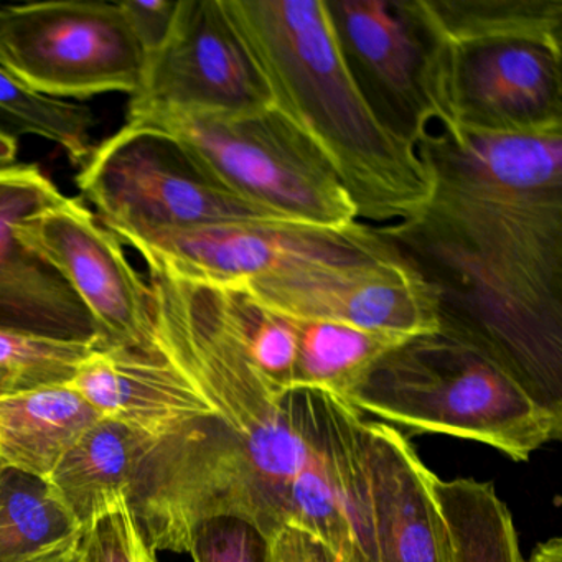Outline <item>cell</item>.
<instances>
[{
  "label": "cell",
  "mask_w": 562,
  "mask_h": 562,
  "mask_svg": "<svg viewBox=\"0 0 562 562\" xmlns=\"http://www.w3.org/2000/svg\"><path fill=\"white\" fill-rule=\"evenodd\" d=\"M93 111L70 101L35 93L0 67V131L9 136H37L61 147L74 166L83 167L94 150Z\"/></svg>",
  "instance_id": "obj_22"
},
{
  "label": "cell",
  "mask_w": 562,
  "mask_h": 562,
  "mask_svg": "<svg viewBox=\"0 0 562 562\" xmlns=\"http://www.w3.org/2000/svg\"><path fill=\"white\" fill-rule=\"evenodd\" d=\"M154 442L147 434L101 417L64 453L48 482L81 529L130 498Z\"/></svg>",
  "instance_id": "obj_17"
},
{
  "label": "cell",
  "mask_w": 562,
  "mask_h": 562,
  "mask_svg": "<svg viewBox=\"0 0 562 562\" xmlns=\"http://www.w3.org/2000/svg\"><path fill=\"white\" fill-rule=\"evenodd\" d=\"M154 347L192 370L215 409L156 440L130 505L156 551L189 552L200 522L235 516L266 539L292 526V485L317 452L311 390L281 393L246 348L229 285L146 261Z\"/></svg>",
  "instance_id": "obj_2"
},
{
  "label": "cell",
  "mask_w": 562,
  "mask_h": 562,
  "mask_svg": "<svg viewBox=\"0 0 562 562\" xmlns=\"http://www.w3.org/2000/svg\"><path fill=\"white\" fill-rule=\"evenodd\" d=\"M271 98L328 160L358 220L390 225L429 193L416 147L374 116L335 37L325 0H220Z\"/></svg>",
  "instance_id": "obj_3"
},
{
  "label": "cell",
  "mask_w": 562,
  "mask_h": 562,
  "mask_svg": "<svg viewBox=\"0 0 562 562\" xmlns=\"http://www.w3.org/2000/svg\"><path fill=\"white\" fill-rule=\"evenodd\" d=\"M344 400L360 414L486 443L516 462L562 434L561 413L482 348L442 330L394 345Z\"/></svg>",
  "instance_id": "obj_4"
},
{
  "label": "cell",
  "mask_w": 562,
  "mask_h": 562,
  "mask_svg": "<svg viewBox=\"0 0 562 562\" xmlns=\"http://www.w3.org/2000/svg\"><path fill=\"white\" fill-rule=\"evenodd\" d=\"M77 186L114 235L235 222H284L213 186L179 139L126 124L94 147ZM294 223V222H292Z\"/></svg>",
  "instance_id": "obj_6"
},
{
  "label": "cell",
  "mask_w": 562,
  "mask_h": 562,
  "mask_svg": "<svg viewBox=\"0 0 562 562\" xmlns=\"http://www.w3.org/2000/svg\"><path fill=\"white\" fill-rule=\"evenodd\" d=\"M374 561L453 562L452 535L437 499V476L400 430L364 420Z\"/></svg>",
  "instance_id": "obj_15"
},
{
  "label": "cell",
  "mask_w": 562,
  "mask_h": 562,
  "mask_svg": "<svg viewBox=\"0 0 562 562\" xmlns=\"http://www.w3.org/2000/svg\"><path fill=\"white\" fill-rule=\"evenodd\" d=\"M266 562H340V558L315 536L285 526L269 539Z\"/></svg>",
  "instance_id": "obj_28"
},
{
  "label": "cell",
  "mask_w": 562,
  "mask_h": 562,
  "mask_svg": "<svg viewBox=\"0 0 562 562\" xmlns=\"http://www.w3.org/2000/svg\"><path fill=\"white\" fill-rule=\"evenodd\" d=\"M64 196L34 164L0 170V328L100 350V330L60 272L21 241L18 225Z\"/></svg>",
  "instance_id": "obj_14"
},
{
  "label": "cell",
  "mask_w": 562,
  "mask_h": 562,
  "mask_svg": "<svg viewBox=\"0 0 562 562\" xmlns=\"http://www.w3.org/2000/svg\"><path fill=\"white\" fill-rule=\"evenodd\" d=\"M126 124L172 134L213 186L274 218L328 229L360 223L328 160L276 108L156 111Z\"/></svg>",
  "instance_id": "obj_5"
},
{
  "label": "cell",
  "mask_w": 562,
  "mask_h": 562,
  "mask_svg": "<svg viewBox=\"0 0 562 562\" xmlns=\"http://www.w3.org/2000/svg\"><path fill=\"white\" fill-rule=\"evenodd\" d=\"M114 236L144 261L220 285L239 284L297 259L351 255L383 245L373 226L361 222L347 229L292 222L213 223Z\"/></svg>",
  "instance_id": "obj_12"
},
{
  "label": "cell",
  "mask_w": 562,
  "mask_h": 562,
  "mask_svg": "<svg viewBox=\"0 0 562 562\" xmlns=\"http://www.w3.org/2000/svg\"><path fill=\"white\" fill-rule=\"evenodd\" d=\"M416 150L426 202L374 232L432 289L439 330L562 414V130L432 126Z\"/></svg>",
  "instance_id": "obj_1"
},
{
  "label": "cell",
  "mask_w": 562,
  "mask_h": 562,
  "mask_svg": "<svg viewBox=\"0 0 562 562\" xmlns=\"http://www.w3.org/2000/svg\"><path fill=\"white\" fill-rule=\"evenodd\" d=\"M295 330L292 390H321L344 397L364 371L406 338L331 322L291 318Z\"/></svg>",
  "instance_id": "obj_21"
},
{
  "label": "cell",
  "mask_w": 562,
  "mask_h": 562,
  "mask_svg": "<svg viewBox=\"0 0 562 562\" xmlns=\"http://www.w3.org/2000/svg\"><path fill=\"white\" fill-rule=\"evenodd\" d=\"M101 416L68 386L0 397V460L47 479L58 460Z\"/></svg>",
  "instance_id": "obj_18"
},
{
  "label": "cell",
  "mask_w": 562,
  "mask_h": 562,
  "mask_svg": "<svg viewBox=\"0 0 562 562\" xmlns=\"http://www.w3.org/2000/svg\"><path fill=\"white\" fill-rule=\"evenodd\" d=\"M144 65L117 4L64 0L0 8V67L35 93L60 101L134 97Z\"/></svg>",
  "instance_id": "obj_7"
},
{
  "label": "cell",
  "mask_w": 562,
  "mask_h": 562,
  "mask_svg": "<svg viewBox=\"0 0 562 562\" xmlns=\"http://www.w3.org/2000/svg\"><path fill=\"white\" fill-rule=\"evenodd\" d=\"M235 285L261 307L297 321L400 338L439 330L432 289L384 241L368 251L297 259Z\"/></svg>",
  "instance_id": "obj_9"
},
{
  "label": "cell",
  "mask_w": 562,
  "mask_h": 562,
  "mask_svg": "<svg viewBox=\"0 0 562 562\" xmlns=\"http://www.w3.org/2000/svg\"><path fill=\"white\" fill-rule=\"evenodd\" d=\"M50 482L0 460V562H34L80 535Z\"/></svg>",
  "instance_id": "obj_20"
},
{
  "label": "cell",
  "mask_w": 562,
  "mask_h": 562,
  "mask_svg": "<svg viewBox=\"0 0 562 562\" xmlns=\"http://www.w3.org/2000/svg\"><path fill=\"white\" fill-rule=\"evenodd\" d=\"M19 140L0 131V170L18 166Z\"/></svg>",
  "instance_id": "obj_31"
},
{
  "label": "cell",
  "mask_w": 562,
  "mask_h": 562,
  "mask_svg": "<svg viewBox=\"0 0 562 562\" xmlns=\"http://www.w3.org/2000/svg\"><path fill=\"white\" fill-rule=\"evenodd\" d=\"M18 235L87 305L100 330V350L154 353L149 281L131 266L123 243L81 200L61 196L22 220Z\"/></svg>",
  "instance_id": "obj_10"
},
{
  "label": "cell",
  "mask_w": 562,
  "mask_h": 562,
  "mask_svg": "<svg viewBox=\"0 0 562 562\" xmlns=\"http://www.w3.org/2000/svg\"><path fill=\"white\" fill-rule=\"evenodd\" d=\"M80 552L83 562H159L127 498L81 529Z\"/></svg>",
  "instance_id": "obj_25"
},
{
  "label": "cell",
  "mask_w": 562,
  "mask_h": 562,
  "mask_svg": "<svg viewBox=\"0 0 562 562\" xmlns=\"http://www.w3.org/2000/svg\"><path fill=\"white\" fill-rule=\"evenodd\" d=\"M269 539L235 516L206 519L193 529L189 552L195 562H266Z\"/></svg>",
  "instance_id": "obj_26"
},
{
  "label": "cell",
  "mask_w": 562,
  "mask_h": 562,
  "mask_svg": "<svg viewBox=\"0 0 562 562\" xmlns=\"http://www.w3.org/2000/svg\"><path fill=\"white\" fill-rule=\"evenodd\" d=\"M101 417L160 440L215 409L212 391L189 368L131 350H94L68 383Z\"/></svg>",
  "instance_id": "obj_16"
},
{
  "label": "cell",
  "mask_w": 562,
  "mask_h": 562,
  "mask_svg": "<svg viewBox=\"0 0 562 562\" xmlns=\"http://www.w3.org/2000/svg\"><path fill=\"white\" fill-rule=\"evenodd\" d=\"M446 47L532 41L562 50V0H416Z\"/></svg>",
  "instance_id": "obj_19"
},
{
  "label": "cell",
  "mask_w": 562,
  "mask_h": 562,
  "mask_svg": "<svg viewBox=\"0 0 562 562\" xmlns=\"http://www.w3.org/2000/svg\"><path fill=\"white\" fill-rule=\"evenodd\" d=\"M271 106L220 0H180L170 37L144 65L127 120L156 111L252 113Z\"/></svg>",
  "instance_id": "obj_11"
},
{
  "label": "cell",
  "mask_w": 562,
  "mask_h": 562,
  "mask_svg": "<svg viewBox=\"0 0 562 562\" xmlns=\"http://www.w3.org/2000/svg\"><path fill=\"white\" fill-rule=\"evenodd\" d=\"M34 562H83L81 561L80 552V535L71 539L70 542H67V544L60 546V548L55 549V551L42 555V558H38L37 561Z\"/></svg>",
  "instance_id": "obj_29"
},
{
  "label": "cell",
  "mask_w": 562,
  "mask_h": 562,
  "mask_svg": "<svg viewBox=\"0 0 562 562\" xmlns=\"http://www.w3.org/2000/svg\"><path fill=\"white\" fill-rule=\"evenodd\" d=\"M338 558H340V562H363L360 552L353 548L348 549V551H345L344 554L338 555Z\"/></svg>",
  "instance_id": "obj_32"
},
{
  "label": "cell",
  "mask_w": 562,
  "mask_h": 562,
  "mask_svg": "<svg viewBox=\"0 0 562 562\" xmlns=\"http://www.w3.org/2000/svg\"><path fill=\"white\" fill-rule=\"evenodd\" d=\"M97 350L81 341L54 340L0 328V397L68 384Z\"/></svg>",
  "instance_id": "obj_23"
},
{
  "label": "cell",
  "mask_w": 562,
  "mask_h": 562,
  "mask_svg": "<svg viewBox=\"0 0 562 562\" xmlns=\"http://www.w3.org/2000/svg\"><path fill=\"white\" fill-rule=\"evenodd\" d=\"M179 2L170 0H126L117 2L134 38L139 44L144 60H149L159 54L166 45L176 22Z\"/></svg>",
  "instance_id": "obj_27"
},
{
  "label": "cell",
  "mask_w": 562,
  "mask_h": 562,
  "mask_svg": "<svg viewBox=\"0 0 562 562\" xmlns=\"http://www.w3.org/2000/svg\"><path fill=\"white\" fill-rule=\"evenodd\" d=\"M345 64L368 106L414 147L452 126L443 98L446 47L416 0H325Z\"/></svg>",
  "instance_id": "obj_8"
},
{
  "label": "cell",
  "mask_w": 562,
  "mask_h": 562,
  "mask_svg": "<svg viewBox=\"0 0 562 562\" xmlns=\"http://www.w3.org/2000/svg\"><path fill=\"white\" fill-rule=\"evenodd\" d=\"M561 61L562 50L532 41L446 47L452 126L486 134L562 130Z\"/></svg>",
  "instance_id": "obj_13"
},
{
  "label": "cell",
  "mask_w": 562,
  "mask_h": 562,
  "mask_svg": "<svg viewBox=\"0 0 562 562\" xmlns=\"http://www.w3.org/2000/svg\"><path fill=\"white\" fill-rule=\"evenodd\" d=\"M528 562H562V539L551 538L532 549Z\"/></svg>",
  "instance_id": "obj_30"
},
{
  "label": "cell",
  "mask_w": 562,
  "mask_h": 562,
  "mask_svg": "<svg viewBox=\"0 0 562 562\" xmlns=\"http://www.w3.org/2000/svg\"><path fill=\"white\" fill-rule=\"evenodd\" d=\"M232 289L243 338L252 361L276 390L292 391L295 330L291 318L256 304L239 285H232Z\"/></svg>",
  "instance_id": "obj_24"
}]
</instances>
